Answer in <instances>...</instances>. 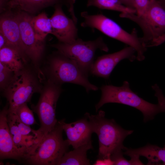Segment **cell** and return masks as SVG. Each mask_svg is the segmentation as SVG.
<instances>
[{
    "label": "cell",
    "instance_id": "obj_1",
    "mask_svg": "<svg viewBox=\"0 0 165 165\" xmlns=\"http://www.w3.org/2000/svg\"><path fill=\"white\" fill-rule=\"evenodd\" d=\"M119 16L140 27L143 33L141 41L146 48L157 46L165 42V9L157 0H150L145 11L140 15L121 13Z\"/></svg>",
    "mask_w": 165,
    "mask_h": 165
},
{
    "label": "cell",
    "instance_id": "obj_2",
    "mask_svg": "<svg viewBox=\"0 0 165 165\" xmlns=\"http://www.w3.org/2000/svg\"><path fill=\"white\" fill-rule=\"evenodd\" d=\"M85 115L89 119L93 133H96L98 138L99 158L110 160V156L114 153L125 149L123 141L133 130H124L114 120L106 119L105 112L102 110L96 115H90L88 113Z\"/></svg>",
    "mask_w": 165,
    "mask_h": 165
},
{
    "label": "cell",
    "instance_id": "obj_3",
    "mask_svg": "<svg viewBox=\"0 0 165 165\" xmlns=\"http://www.w3.org/2000/svg\"><path fill=\"white\" fill-rule=\"evenodd\" d=\"M101 98L96 104V111L104 104L117 103L128 105L140 111L144 116V121L152 120L157 114L165 112V107L158 103L154 104L139 97L130 89L129 82L124 81L121 86L112 85H103L100 88Z\"/></svg>",
    "mask_w": 165,
    "mask_h": 165
},
{
    "label": "cell",
    "instance_id": "obj_4",
    "mask_svg": "<svg viewBox=\"0 0 165 165\" xmlns=\"http://www.w3.org/2000/svg\"><path fill=\"white\" fill-rule=\"evenodd\" d=\"M81 15L83 18L81 24L82 27L97 29L106 35L133 47L137 52V60L141 61L145 59L147 48L143 45L135 28L131 33L128 32L102 14L91 15L83 11Z\"/></svg>",
    "mask_w": 165,
    "mask_h": 165
},
{
    "label": "cell",
    "instance_id": "obj_5",
    "mask_svg": "<svg viewBox=\"0 0 165 165\" xmlns=\"http://www.w3.org/2000/svg\"><path fill=\"white\" fill-rule=\"evenodd\" d=\"M62 90L61 85L49 80L40 91L38 103L36 106L33 105L32 109L37 115L40 123V128L34 132L39 145L43 138L54 129L58 123L56 108Z\"/></svg>",
    "mask_w": 165,
    "mask_h": 165
},
{
    "label": "cell",
    "instance_id": "obj_6",
    "mask_svg": "<svg viewBox=\"0 0 165 165\" xmlns=\"http://www.w3.org/2000/svg\"><path fill=\"white\" fill-rule=\"evenodd\" d=\"M51 46L74 61L88 77L94 61L96 50H100L108 52L109 50L108 46L101 36L94 40L88 41H84L77 38L71 43L59 42Z\"/></svg>",
    "mask_w": 165,
    "mask_h": 165
},
{
    "label": "cell",
    "instance_id": "obj_7",
    "mask_svg": "<svg viewBox=\"0 0 165 165\" xmlns=\"http://www.w3.org/2000/svg\"><path fill=\"white\" fill-rule=\"evenodd\" d=\"M63 130L59 121L43 138L34 152L24 161L35 165H58L70 145L63 138Z\"/></svg>",
    "mask_w": 165,
    "mask_h": 165
},
{
    "label": "cell",
    "instance_id": "obj_8",
    "mask_svg": "<svg viewBox=\"0 0 165 165\" xmlns=\"http://www.w3.org/2000/svg\"><path fill=\"white\" fill-rule=\"evenodd\" d=\"M41 90L38 80L29 69L24 67L15 72L3 91L8 102V112L15 114L19 106L27 103L34 93L41 91Z\"/></svg>",
    "mask_w": 165,
    "mask_h": 165
},
{
    "label": "cell",
    "instance_id": "obj_9",
    "mask_svg": "<svg viewBox=\"0 0 165 165\" xmlns=\"http://www.w3.org/2000/svg\"><path fill=\"white\" fill-rule=\"evenodd\" d=\"M49 72L52 81L61 85L69 83L81 85L87 93L96 91L98 88L91 84L72 60L57 51L50 61Z\"/></svg>",
    "mask_w": 165,
    "mask_h": 165
},
{
    "label": "cell",
    "instance_id": "obj_10",
    "mask_svg": "<svg viewBox=\"0 0 165 165\" xmlns=\"http://www.w3.org/2000/svg\"><path fill=\"white\" fill-rule=\"evenodd\" d=\"M14 12L18 23L21 39L24 46L26 54L36 64L40 60L44 49V41L36 37L31 23L32 16L24 11L16 9Z\"/></svg>",
    "mask_w": 165,
    "mask_h": 165
},
{
    "label": "cell",
    "instance_id": "obj_11",
    "mask_svg": "<svg viewBox=\"0 0 165 165\" xmlns=\"http://www.w3.org/2000/svg\"><path fill=\"white\" fill-rule=\"evenodd\" d=\"M62 6L61 4L55 6L54 13L50 18L51 34L54 36L59 42L71 43L78 38L76 24L72 18L65 15Z\"/></svg>",
    "mask_w": 165,
    "mask_h": 165
},
{
    "label": "cell",
    "instance_id": "obj_12",
    "mask_svg": "<svg viewBox=\"0 0 165 165\" xmlns=\"http://www.w3.org/2000/svg\"><path fill=\"white\" fill-rule=\"evenodd\" d=\"M136 52L135 50L133 47L129 46L117 52L100 56L94 61L90 73L107 79L109 78L114 68L120 61L126 59L131 62L134 61L136 58Z\"/></svg>",
    "mask_w": 165,
    "mask_h": 165
},
{
    "label": "cell",
    "instance_id": "obj_13",
    "mask_svg": "<svg viewBox=\"0 0 165 165\" xmlns=\"http://www.w3.org/2000/svg\"><path fill=\"white\" fill-rule=\"evenodd\" d=\"M9 105L2 110L0 113V157L1 159H12L25 161L29 153L15 145L8 125L7 116Z\"/></svg>",
    "mask_w": 165,
    "mask_h": 165
},
{
    "label": "cell",
    "instance_id": "obj_14",
    "mask_svg": "<svg viewBox=\"0 0 165 165\" xmlns=\"http://www.w3.org/2000/svg\"><path fill=\"white\" fill-rule=\"evenodd\" d=\"M0 16V32L6 38L8 45L17 50L26 62L28 58L22 41L19 25L13 10L3 12Z\"/></svg>",
    "mask_w": 165,
    "mask_h": 165
},
{
    "label": "cell",
    "instance_id": "obj_15",
    "mask_svg": "<svg viewBox=\"0 0 165 165\" xmlns=\"http://www.w3.org/2000/svg\"><path fill=\"white\" fill-rule=\"evenodd\" d=\"M75 122L67 123L64 120L59 121L66 134L67 140L74 149L91 141L93 133L90 124L87 116Z\"/></svg>",
    "mask_w": 165,
    "mask_h": 165
},
{
    "label": "cell",
    "instance_id": "obj_16",
    "mask_svg": "<svg viewBox=\"0 0 165 165\" xmlns=\"http://www.w3.org/2000/svg\"><path fill=\"white\" fill-rule=\"evenodd\" d=\"M7 121L10 133L16 146L27 152L29 156L38 147L36 138L34 135H23L16 124L13 114L8 113Z\"/></svg>",
    "mask_w": 165,
    "mask_h": 165
},
{
    "label": "cell",
    "instance_id": "obj_17",
    "mask_svg": "<svg viewBox=\"0 0 165 165\" xmlns=\"http://www.w3.org/2000/svg\"><path fill=\"white\" fill-rule=\"evenodd\" d=\"M123 154L130 157L143 156L148 160L147 165H165V148L148 144L136 149L126 148Z\"/></svg>",
    "mask_w": 165,
    "mask_h": 165
},
{
    "label": "cell",
    "instance_id": "obj_18",
    "mask_svg": "<svg viewBox=\"0 0 165 165\" xmlns=\"http://www.w3.org/2000/svg\"><path fill=\"white\" fill-rule=\"evenodd\" d=\"M63 0H19L8 4L5 11L17 9L24 11L29 14H34L48 6H55L58 4H62Z\"/></svg>",
    "mask_w": 165,
    "mask_h": 165
},
{
    "label": "cell",
    "instance_id": "obj_19",
    "mask_svg": "<svg viewBox=\"0 0 165 165\" xmlns=\"http://www.w3.org/2000/svg\"><path fill=\"white\" fill-rule=\"evenodd\" d=\"M92 141L67 152L63 156L58 164L59 165H90L87 156V151L93 148Z\"/></svg>",
    "mask_w": 165,
    "mask_h": 165
},
{
    "label": "cell",
    "instance_id": "obj_20",
    "mask_svg": "<svg viewBox=\"0 0 165 165\" xmlns=\"http://www.w3.org/2000/svg\"><path fill=\"white\" fill-rule=\"evenodd\" d=\"M0 62L15 72L24 67L26 62L17 50L6 46L0 49Z\"/></svg>",
    "mask_w": 165,
    "mask_h": 165
},
{
    "label": "cell",
    "instance_id": "obj_21",
    "mask_svg": "<svg viewBox=\"0 0 165 165\" xmlns=\"http://www.w3.org/2000/svg\"><path fill=\"white\" fill-rule=\"evenodd\" d=\"M31 23L37 38L44 41L46 36L51 33L50 18L45 13L42 12L37 16H32Z\"/></svg>",
    "mask_w": 165,
    "mask_h": 165
},
{
    "label": "cell",
    "instance_id": "obj_22",
    "mask_svg": "<svg viewBox=\"0 0 165 165\" xmlns=\"http://www.w3.org/2000/svg\"><path fill=\"white\" fill-rule=\"evenodd\" d=\"M86 6L87 7L94 6L101 9L115 11L121 13H136V12L135 9L123 5L119 0H87Z\"/></svg>",
    "mask_w": 165,
    "mask_h": 165
},
{
    "label": "cell",
    "instance_id": "obj_23",
    "mask_svg": "<svg viewBox=\"0 0 165 165\" xmlns=\"http://www.w3.org/2000/svg\"><path fill=\"white\" fill-rule=\"evenodd\" d=\"M15 114L22 123L27 125L30 126L36 123L32 112L28 106L27 103L19 106Z\"/></svg>",
    "mask_w": 165,
    "mask_h": 165
},
{
    "label": "cell",
    "instance_id": "obj_24",
    "mask_svg": "<svg viewBox=\"0 0 165 165\" xmlns=\"http://www.w3.org/2000/svg\"><path fill=\"white\" fill-rule=\"evenodd\" d=\"M123 154L122 150H119L112 154L110 158L112 164L115 165L144 164L140 160L139 158L131 157L130 160H128L123 156Z\"/></svg>",
    "mask_w": 165,
    "mask_h": 165
},
{
    "label": "cell",
    "instance_id": "obj_25",
    "mask_svg": "<svg viewBox=\"0 0 165 165\" xmlns=\"http://www.w3.org/2000/svg\"><path fill=\"white\" fill-rule=\"evenodd\" d=\"M13 71L0 62V87L4 91L8 85L14 74Z\"/></svg>",
    "mask_w": 165,
    "mask_h": 165
},
{
    "label": "cell",
    "instance_id": "obj_26",
    "mask_svg": "<svg viewBox=\"0 0 165 165\" xmlns=\"http://www.w3.org/2000/svg\"><path fill=\"white\" fill-rule=\"evenodd\" d=\"M13 114V113H12ZM13 114L16 124L20 130L21 134L27 136L32 133L33 134L34 130L32 129L30 126L27 125L22 123L19 119L16 114Z\"/></svg>",
    "mask_w": 165,
    "mask_h": 165
},
{
    "label": "cell",
    "instance_id": "obj_27",
    "mask_svg": "<svg viewBox=\"0 0 165 165\" xmlns=\"http://www.w3.org/2000/svg\"><path fill=\"white\" fill-rule=\"evenodd\" d=\"M136 14L140 15L143 13L145 10L150 0H134Z\"/></svg>",
    "mask_w": 165,
    "mask_h": 165
},
{
    "label": "cell",
    "instance_id": "obj_28",
    "mask_svg": "<svg viewBox=\"0 0 165 165\" xmlns=\"http://www.w3.org/2000/svg\"><path fill=\"white\" fill-rule=\"evenodd\" d=\"M152 88L155 91V95L158 99V103L163 105L165 107V97L161 89L157 84L152 86Z\"/></svg>",
    "mask_w": 165,
    "mask_h": 165
},
{
    "label": "cell",
    "instance_id": "obj_29",
    "mask_svg": "<svg viewBox=\"0 0 165 165\" xmlns=\"http://www.w3.org/2000/svg\"><path fill=\"white\" fill-rule=\"evenodd\" d=\"M76 0H67V3L68 8L69 12L72 18L75 21L77 20L75 14L74 10V4Z\"/></svg>",
    "mask_w": 165,
    "mask_h": 165
},
{
    "label": "cell",
    "instance_id": "obj_30",
    "mask_svg": "<svg viewBox=\"0 0 165 165\" xmlns=\"http://www.w3.org/2000/svg\"><path fill=\"white\" fill-rule=\"evenodd\" d=\"M119 0L121 3L124 6L130 8L135 9L134 4L133 0Z\"/></svg>",
    "mask_w": 165,
    "mask_h": 165
},
{
    "label": "cell",
    "instance_id": "obj_31",
    "mask_svg": "<svg viewBox=\"0 0 165 165\" xmlns=\"http://www.w3.org/2000/svg\"><path fill=\"white\" fill-rule=\"evenodd\" d=\"M19 0H0L1 12L4 11L7 5L11 2Z\"/></svg>",
    "mask_w": 165,
    "mask_h": 165
},
{
    "label": "cell",
    "instance_id": "obj_32",
    "mask_svg": "<svg viewBox=\"0 0 165 165\" xmlns=\"http://www.w3.org/2000/svg\"><path fill=\"white\" fill-rule=\"evenodd\" d=\"M7 45L8 42L6 38L0 32V49Z\"/></svg>",
    "mask_w": 165,
    "mask_h": 165
},
{
    "label": "cell",
    "instance_id": "obj_33",
    "mask_svg": "<svg viewBox=\"0 0 165 165\" xmlns=\"http://www.w3.org/2000/svg\"><path fill=\"white\" fill-rule=\"evenodd\" d=\"M164 147L165 148V145Z\"/></svg>",
    "mask_w": 165,
    "mask_h": 165
},
{
    "label": "cell",
    "instance_id": "obj_34",
    "mask_svg": "<svg viewBox=\"0 0 165 165\" xmlns=\"http://www.w3.org/2000/svg\"><path fill=\"white\" fill-rule=\"evenodd\" d=\"M133 1H134V0H133Z\"/></svg>",
    "mask_w": 165,
    "mask_h": 165
}]
</instances>
